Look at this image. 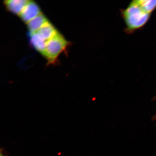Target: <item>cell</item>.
I'll return each mask as SVG.
<instances>
[{
  "instance_id": "5",
  "label": "cell",
  "mask_w": 156,
  "mask_h": 156,
  "mask_svg": "<svg viewBox=\"0 0 156 156\" xmlns=\"http://www.w3.org/2000/svg\"><path fill=\"white\" fill-rule=\"evenodd\" d=\"M30 1L28 0H8L5 1L4 3L9 12L19 16Z\"/></svg>"
},
{
  "instance_id": "1",
  "label": "cell",
  "mask_w": 156,
  "mask_h": 156,
  "mask_svg": "<svg viewBox=\"0 0 156 156\" xmlns=\"http://www.w3.org/2000/svg\"><path fill=\"white\" fill-rule=\"evenodd\" d=\"M127 30L133 31L145 24L150 17L142 9L136 1H133L122 12Z\"/></svg>"
},
{
  "instance_id": "4",
  "label": "cell",
  "mask_w": 156,
  "mask_h": 156,
  "mask_svg": "<svg viewBox=\"0 0 156 156\" xmlns=\"http://www.w3.org/2000/svg\"><path fill=\"white\" fill-rule=\"evenodd\" d=\"M29 36L32 46L44 57L46 52V41L37 32L29 34Z\"/></svg>"
},
{
  "instance_id": "7",
  "label": "cell",
  "mask_w": 156,
  "mask_h": 156,
  "mask_svg": "<svg viewBox=\"0 0 156 156\" xmlns=\"http://www.w3.org/2000/svg\"><path fill=\"white\" fill-rule=\"evenodd\" d=\"M58 32L55 27L48 21L37 32L45 40L47 41L53 38Z\"/></svg>"
},
{
  "instance_id": "8",
  "label": "cell",
  "mask_w": 156,
  "mask_h": 156,
  "mask_svg": "<svg viewBox=\"0 0 156 156\" xmlns=\"http://www.w3.org/2000/svg\"><path fill=\"white\" fill-rule=\"evenodd\" d=\"M140 7L145 12L149 13L151 12L156 7V1L141 0L136 1Z\"/></svg>"
},
{
  "instance_id": "2",
  "label": "cell",
  "mask_w": 156,
  "mask_h": 156,
  "mask_svg": "<svg viewBox=\"0 0 156 156\" xmlns=\"http://www.w3.org/2000/svg\"><path fill=\"white\" fill-rule=\"evenodd\" d=\"M70 44V42L59 32L47 41L44 57L47 60L48 64H55L58 56L66 50Z\"/></svg>"
},
{
  "instance_id": "6",
  "label": "cell",
  "mask_w": 156,
  "mask_h": 156,
  "mask_svg": "<svg viewBox=\"0 0 156 156\" xmlns=\"http://www.w3.org/2000/svg\"><path fill=\"white\" fill-rule=\"evenodd\" d=\"M49 21L42 13L37 16L31 20L27 23L29 34L37 32L43 25Z\"/></svg>"
},
{
  "instance_id": "9",
  "label": "cell",
  "mask_w": 156,
  "mask_h": 156,
  "mask_svg": "<svg viewBox=\"0 0 156 156\" xmlns=\"http://www.w3.org/2000/svg\"><path fill=\"white\" fill-rule=\"evenodd\" d=\"M0 156H7L4 153L2 149H0Z\"/></svg>"
},
{
  "instance_id": "3",
  "label": "cell",
  "mask_w": 156,
  "mask_h": 156,
  "mask_svg": "<svg viewBox=\"0 0 156 156\" xmlns=\"http://www.w3.org/2000/svg\"><path fill=\"white\" fill-rule=\"evenodd\" d=\"M40 7L36 3L30 1L23 10L19 16L27 24L29 21L41 13Z\"/></svg>"
}]
</instances>
